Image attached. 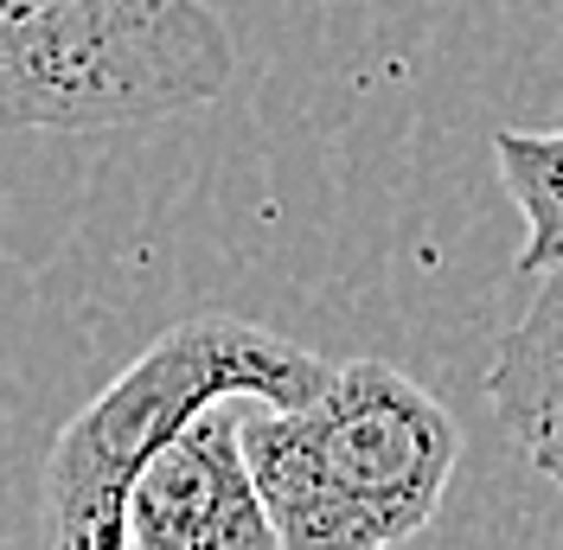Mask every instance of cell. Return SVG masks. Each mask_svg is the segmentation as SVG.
Wrapping results in <instances>:
<instances>
[{
  "instance_id": "6da1fadb",
  "label": "cell",
  "mask_w": 563,
  "mask_h": 550,
  "mask_svg": "<svg viewBox=\"0 0 563 550\" xmlns=\"http://www.w3.org/2000/svg\"><path fill=\"white\" fill-rule=\"evenodd\" d=\"M282 550H397L435 518L461 461L455 410L385 359L333 365L308 404H238Z\"/></svg>"
},
{
  "instance_id": "7a4b0ae2",
  "label": "cell",
  "mask_w": 563,
  "mask_h": 550,
  "mask_svg": "<svg viewBox=\"0 0 563 550\" xmlns=\"http://www.w3.org/2000/svg\"><path fill=\"white\" fill-rule=\"evenodd\" d=\"M327 372L333 365L320 352L238 314H192L167 327L58 429L38 474V544L129 550V486L179 422L224 397L308 404Z\"/></svg>"
},
{
  "instance_id": "3957f363",
  "label": "cell",
  "mask_w": 563,
  "mask_h": 550,
  "mask_svg": "<svg viewBox=\"0 0 563 550\" xmlns=\"http://www.w3.org/2000/svg\"><path fill=\"white\" fill-rule=\"evenodd\" d=\"M238 38L206 0H0V135H97L206 109Z\"/></svg>"
},
{
  "instance_id": "277c9868",
  "label": "cell",
  "mask_w": 563,
  "mask_h": 550,
  "mask_svg": "<svg viewBox=\"0 0 563 550\" xmlns=\"http://www.w3.org/2000/svg\"><path fill=\"white\" fill-rule=\"evenodd\" d=\"M129 550H282L238 436V397L206 404L141 461L129 486Z\"/></svg>"
},
{
  "instance_id": "5b68a950",
  "label": "cell",
  "mask_w": 563,
  "mask_h": 550,
  "mask_svg": "<svg viewBox=\"0 0 563 550\" xmlns=\"http://www.w3.org/2000/svg\"><path fill=\"white\" fill-rule=\"evenodd\" d=\"M487 391L526 461L551 486H563V263L538 275L531 308L493 352Z\"/></svg>"
},
{
  "instance_id": "8992f818",
  "label": "cell",
  "mask_w": 563,
  "mask_h": 550,
  "mask_svg": "<svg viewBox=\"0 0 563 550\" xmlns=\"http://www.w3.org/2000/svg\"><path fill=\"white\" fill-rule=\"evenodd\" d=\"M493 161H499V179L526 218L519 275L538 282L551 263H563V129H499Z\"/></svg>"
}]
</instances>
